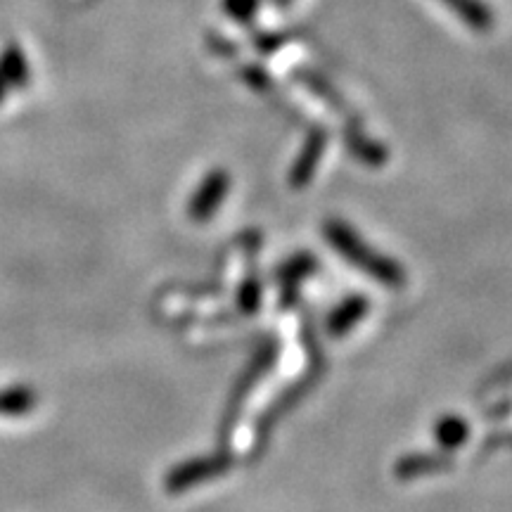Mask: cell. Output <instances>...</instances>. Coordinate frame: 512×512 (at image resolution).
Wrapping results in <instances>:
<instances>
[{
	"mask_svg": "<svg viewBox=\"0 0 512 512\" xmlns=\"http://www.w3.org/2000/svg\"><path fill=\"white\" fill-rule=\"evenodd\" d=\"M451 8H456L460 15L465 17V22H470L472 27H486L489 24V15L482 5L475 3V0H446Z\"/></svg>",
	"mask_w": 512,
	"mask_h": 512,
	"instance_id": "1",
	"label": "cell"
}]
</instances>
